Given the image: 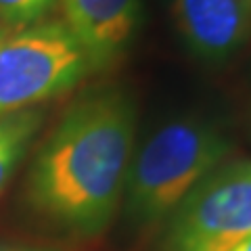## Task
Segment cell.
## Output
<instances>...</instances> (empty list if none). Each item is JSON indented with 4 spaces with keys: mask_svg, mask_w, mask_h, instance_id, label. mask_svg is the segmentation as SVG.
<instances>
[{
    "mask_svg": "<svg viewBox=\"0 0 251 251\" xmlns=\"http://www.w3.org/2000/svg\"><path fill=\"white\" fill-rule=\"evenodd\" d=\"M134 107L120 90L84 94L65 111L36 157L29 199L69 234L111 222L134 155Z\"/></svg>",
    "mask_w": 251,
    "mask_h": 251,
    "instance_id": "6da1fadb",
    "label": "cell"
},
{
    "mask_svg": "<svg viewBox=\"0 0 251 251\" xmlns=\"http://www.w3.org/2000/svg\"><path fill=\"white\" fill-rule=\"evenodd\" d=\"M228 153V138L209 122L184 117L161 126L132 155L126 180L132 220L153 226L172 216Z\"/></svg>",
    "mask_w": 251,
    "mask_h": 251,
    "instance_id": "7a4b0ae2",
    "label": "cell"
},
{
    "mask_svg": "<svg viewBox=\"0 0 251 251\" xmlns=\"http://www.w3.org/2000/svg\"><path fill=\"white\" fill-rule=\"evenodd\" d=\"M90 69V57L63 21L9 31L0 42V117L72 90Z\"/></svg>",
    "mask_w": 251,
    "mask_h": 251,
    "instance_id": "3957f363",
    "label": "cell"
},
{
    "mask_svg": "<svg viewBox=\"0 0 251 251\" xmlns=\"http://www.w3.org/2000/svg\"><path fill=\"white\" fill-rule=\"evenodd\" d=\"M251 237V161L220 166L170 220L166 251H232Z\"/></svg>",
    "mask_w": 251,
    "mask_h": 251,
    "instance_id": "277c9868",
    "label": "cell"
},
{
    "mask_svg": "<svg viewBox=\"0 0 251 251\" xmlns=\"http://www.w3.org/2000/svg\"><path fill=\"white\" fill-rule=\"evenodd\" d=\"M174 23L195 57L220 63L251 40V0H174Z\"/></svg>",
    "mask_w": 251,
    "mask_h": 251,
    "instance_id": "5b68a950",
    "label": "cell"
},
{
    "mask_svg": "<svg viewBox=\"0 0 251 251\" xmlns=\"http://www.w3.org/2000/svg\"><path fill=\"white\" fill-rule=\"evenodd\" d=\"M63 23L90 57L105 67L128 46L138 19V0H57Z\"/></svg>",
    "mask_w": 251,
    "mask_h": 251,
    "instance_id": "8992f818",
    "label": "cell"
},
{
    "mask_svg": "<svg viewBox=\"0 0 251 251\" xmlns=\"http://www.w3.org/2000/svg\"><path fill=\"white\" fill-rule=\"evenodd\" d=\"M38 126H40V113L29 109L0 117V188L25 155Z\"/></svg>",
    "mask_w": 251,
    "mask_h": 251,
    "instance_id": "52a82bcc",
    "label": "cell"
},
{
    "mask_svg": "<svg viewBox=\"0 0 251 251\" xmlns=\"http://www.w3.org/2000/svg\"><path fill=\"white\" fill-rule=\"evenodd\" d=\"M57 0H0V21L9 27H27L38 23Z\"/></svg>",
    "mask_w": 251,
    "mask_h": 251,
    "instance_id": "ba28073f",
    "label": "cell"
},
{
    "mask_svg": "<svg viewBox=\"0 0 251 251\" xmlns=\"http://www.w3.org/2000/svg\"><path fill=\"white\" fill-rule=\"evenodd\" d=\"M232 251H251V237H249V239H245L239 247H234Z\"/></svg>",
    "mask_w": 251,
    "mask_h": 251,
    "instance_id": "9c48e42d",
    "label": "cell"
},
{
    "mask_svg": "<svg viewBox=\"0 0 251 251\" xmlns=\"http://www.w3.org/2000/svg\"><path fill=\"white\" fill-rule=\"evenodd\" d=\"M9 31H11V27H9V25H4V23L0 21V42L4 40V38H6V34H9Z\"/></svg>",
    "mask_w": 251,
    "mask_h": 251,
    "instance_id": "30bf717a",
    "label": "cell"
},
{
    "mask_svg": "<svg viewBox=\"0 0 251 251\" xmlns=\"http://www.w3.org/2000/svg\"><path fill=\"white\" fill-rule=\"evenodd\" d=\"M0 251H42V249H29V247H4Z\"/></svg>",
    "mask_w": 251,
    "mask_h": 251,
    "instance_id": "8fae6325",
    "label": "cell"
}]
</instances>
